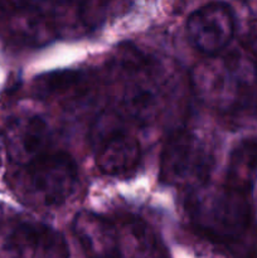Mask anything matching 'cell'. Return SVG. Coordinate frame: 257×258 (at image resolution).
<instances>
[{"mask_svg":"<svg viewBox=\"0 0 257 258\" xmlns=\"http://www.w3.org/2000/svg\"><path fill=\"white\" fill-rule=\"evenodd\" d=\"M199 98L232 120H257V49L241 45L209 55L193 72Z\"/></svg>","mask_w":257,"mask_h":258,"instance_id":"6da1fadb","label":"cell"},{"mask_svg":"<svg viewBox=\"0 0 257 258\" xmlns=\"http://www.w3.org/2000/svg\"><path fill=\"white\" fill-rule=\"evenodd\" d=\"M252 186L224 180L188 190L185 211L202 234L217 243L241 246L253 237Z\"/></svg>","mask_w":257,"mask_h":258,"instance_id":"7a4b0ae2","label":"cell"},{"mask_svg":"<svg viewBox=\"0 0 257 258\" xmlns=\"http://www.w3.org/2000/svg\"><path fill=\"white\" fill-rule=\"evenodd\" d=\"M17 169L14 178L18 190L37 207L65 204L77 189V164L66 151L54 149Z\"/></svg>","mask_w":257,"mask_h":258,"instance_id":"3957f363","label":"cell"},{"mask_svg":"<svg viewBox=\"0 0 257 258\" xmlns=\"http://www.w3.org/2000/svg\"><path fill=\"white\" fill-rule=\"evenodd\" d=\"M216 165L214 149L208 139L190 128L174 131L160 155V179L185 190L208 183Z\"/></svg>","mask_w":257,"mask_h":258,"instance_id":"277c9868","label":"cell"},{"mask_svg":"<svg viewBox=\"0 0 257 258\" xmlns=\"http://www.w3.org/2000/svg\"><path fill=\"white\" fill-rule=\"evenodd\" d=\"M90 138L96 164L106 175H126L139 165L141 144L134 123L113 108L96 118Z\"/></svg>","mask_w":257,"mask_h":258,"instance_id":"5b68a950","label":"cell"},{"mask_svg":"<svg viewBox=\"0 0 257 258\" xmlns=\"http://www.w3.org/2000/svg\"><path fill=\"white\" fill-rule=\"evenodd\" d=\"M236 19L229 5L212 2L202 5L186 20V35L191 45L206 55H216L231 44Z\"/></svg>","mask_w":257,"mask_h":258,"instance_id":"8992f818","label":"cell"},{"mask_svg":"<svg viewBox=\"0 0 257 258\" xmlns=\"http://www.w3.org/2000/svg\"><path fill=\"white\" fill-rule=\"evenodd\" d=\"M52 128L39 115H23L14 117L7 126L5 144L8 155L15 166L24 165L53 148Z\"/></svg>","mask_w":257,"mask_h":258,"instance_id":"52a82bcc","label":"cell"},{"mask_svg":"<svg viewBox=\"0 0 257 258\" xmlns=\"http://www.w3.org/2000/svg\"><path fill=\"white\" fill-rule=\"evenodd\" d=\"M62 0H0V14L9 18H43Z\"/></svg>","mask_w":257,"mask_h":258,"instance_id":"ba28073f","label":"cell"}]
</instances>
